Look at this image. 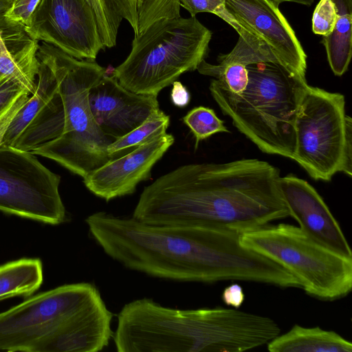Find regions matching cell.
Here are the masks:
<instances>
[{"instance_id": "obj_1", "label": "cell", "mask_w": 352, "mask_h": 352, "mask_svg": "<svg viewBox=\"0 0 352 352\" xmlns=\"http://www.w3.org/2000/svg\"><path fill=\"white\" fill-rule=\"evenodd\" d=\"M104 252L124 267L182 282L239 280L286 287L290 273L243 246L240 233L207 226L153 225L100 211L85 219Z\"/></svg>"}, {"instance_id": "obj_2", "label": "cell", "mask_w": 352, "mask_h": 352, "mask_svg": "<svg viewBox=\"0 0 352 352\" xmlns=\"http://www.w3.org/2000/svg\"><path fill=\"white\" fill-rule=\"evenodd\" d=\"M279 170L258 159L181 166L144 187L132 217L148 224L207 226L240 234L289 216Z\"/></svg>"}, {"instance_id": "obj_3", "label": "cell", "mask_w": 352, "mask_h": 352, "mask_svg": "<svg viewBox=\"0 0 352 352\" xmlns=\"http://www.w3.org/2000/svg\"><path fill=\"white\" fill-rule=\"evenodd\" d=\"M248 81L239 94L221 87L215 79L212 97L233 125L261 151L294 159L295 121L307 83L278 63L246 66Z\"/></svg>"}, {"instance_id": "obj_4", "label": "cell", "mask_w": 352, "mask_h": 352, "mask_svg": "<svg viewBox=\"0 0 352 352\" xmlns=\"http://www.w3.org/2000/svg\"><path fill=\"white\" fill-rule=\"evenodd\" d=\"M37 54L51 66L64 109V127L58 138L30 152L52 160L84 178L113 160L108 146L116 139L107 135L96 122L89 103V91L105 74L94 61L75 58L45 43Z\"/></svg>"}, {"instance_id": "obj_5", "label": "cell", "mask_w": 352, "mask_h": 352, "mask_svg": "<svg viewBox=\"0 0 352 352\" xmlns=\"http://www.w3.org/2000/svg\"><path fill=\"white\" fill-rule=\"evenodd\" d=\"M211 37L195 16L161 19L134 36L129 54L113 76L129 91L157 97L182 74L197 69Z\"/></svg>"}, {"instance_id": "obj_6", "label": "cell", "mask_w": 352, "mask_h": 352, "mask_svg": "<svg viewBox=\"0 0 352 352\" xmlns=\"http://www.w3.org/2000/svg\"><path fill=\"white\" fill-rule=\"evenodd\" d=\"M241 243L280 265L309 295L323 300L346 296L352 288V258L318 243L299 227L265 224L240 234Z\"/></svg>"}, {"instance_id": "obj_7", "label": "cell", "mask_w": 352, "mask_h": 352, "mask_svg": "<svg viewBox=\"0 0 352 352\" xmlns=\"http://www.w3.org/2000/svg\"><path fill=\"white\" fill-rule=\"evenodd\" d=\"M294 160L316 180L351 176L352 121L342 94L307 85L295 121Z\"/></svg>"}, {"instance_id": "obj_8", "label": "cell", "mask_w": 352, "mask_h": 352, "mask_svg": "<svg viewBox=\"0 0 352 352\" xmlns=\"http://www.w3.org/2000/svg\"><path fill=\"white\" fill-rule=\"evenodd\" d=\"M101 299L97 287L85 282L28 298L0 313V351L31 352L37 342Z\"/></svg>"}, {"instance_id": "obj_9", "label": "cell", "mask_w": 352, "mask_h": 352, "mask_svg": "<svg viewBox=\"0 0 352 352\" xmlns=\"http://www.w3.org/2000/svg\"><path fill=\"white\" fill-rule=\"evenodd\" d=\"M60 182L32 152L0 144V211L60 224L67 215Z\"/></svg>"}, {"instance_id": "obj_10", "label": "cell", "mask_w": 352, "mask_h": 352, "mask_svg": "<svg viewBox=\"0 0 352 352\" xmlns=\"http://www.w3.org/2000/svg\"><path fill=\"white\" fill-rule=\"evenodd\" d=\"M23 30L30 38L79 60L93 61L104 48L86 0H39Z\"/></svg>"}, {"instance_id": "obj_11", "label": "cell", "mask_w": 352, "mask_h": 352, "mask_svg": "<svg viewBox=\"0 0 352 352\" xmlns=\"http://www.w3.org/2000/svg\"><path fill=\"white\" fill-rule=\"evenodd\" d=\"M227 10L270 47L280 64L306 80L307 56L294 31L271 0H223Z\"/></svg>"}, {"instance_id": "obj_12", "label": "cell", "mask_w": 352, "mask_h": 352, "mask_svg": "<svg viewBox=\"0 0 352 352\" xmlns=\"http://www.w3.org/2000/svg\"><path fill=\"white\" fill-rule=\"evenodd\" d=\"M174 142L173 135L165 133L105 163L82 178L83 183L106 201L131 195L139 183L150 178L153 166Z\"/></svg>"}, {"instance_id": "obj_13", "label": "cell", "mask_w": 352, "mask_h": 352, "mask_svg": "<svg viewBox=\"0 0 352 352\" xmlns=\"http://www.w3.org/2000/svg\"><path fill=\"white\" fill-rule=\"evenodd\" d=\"M278 187L289 216L305 234L338 254L352 258L351 250L339 223L312 186L288 175L279 178Z\"/></svg>"}, {"instance_id": "obj_14", "label": "cell", "mask_w": 352, "mask_h": 352, "mask_svg": "<svg viewBox=\"0 0 352 352\" xmlns=\"http://www.w3.org/2000/svg\"><path fill=\"white\" fill-rule=\"evenodd\" d=\"M92 115L102 132L118 139L160 109L156 96L138 94L104 74L89 91Z\"/></svg>"}, {"instance_id": "obj_15", "label": "cell", "mask_w": 352, "mask_h": 352, "mask_svg": "<svg viewBox=\"0 0 352 352\" xmlns=\"http://www.w3.org/2000/svg\"><path fill=\"white\" fill-rule=\"evenodd\" d=\"M95 16L99 34L104 47L116 44L122 19L126 20L135 36L163 18L180 16L179 0H86Z\"/></svg>"}, {"instance_id": "obj_16", "label": "cell", "mask_w": 352, "mask_h": 352, "mask_svg": "<svg viewBox=\"0 0 352 352\" xmlns=\"http://www.w3.org/2000/svg\"><path fill=\"white\" fill-rule=\"evenodd\" d=\"M270 352H351L352 343L333 331L295 324L267 343Z\"/></svg>"}, {"instance_id": "obj_17", "label": "cell", "mask_w": 352, "mask_h": 352, "mask_svg": "<svg viewBox=\"0 0 352 352\" xmlns=\"http://www.w3.org/2000/svg\"><path fill=\"white\" fill-rule=\"evenodd\" d=\"M39 61L34 92L29 96L9 124L1 145L13 146L21 133L58 91L55 74L48 62L37 54Z\"/></svg>"}, {"instance_id": "obj_18", "label": "cell", "mask_w": 352, "mask_h": 352, "mask_svg": "<svg viewBox=\"0 0 352 352\" xmlns=\"http://www.w3.org/2000/svg\"><path fill=\"white\" fill-rule=\"evenodd\" d=\"M331 1L337 19L331 33L323 36V43L331 70L340 76L346 72L352 54V1Z\"/></svg>"}, {"instance_id": "obj_19", "label": "cell", "mask_w": 352, "mask_h": 352, "mask_svg": "<svg viewBox=\"0 0 352 352\" xmlns=\"http://www.w3.org/2000/svg\"><path fill=\"white\" fill-rule=\"evenodd\" d=\"M38 47V41L30 38L19 48L10 51L3 39L0 40V75L9 77L30 95L36 87Z\"/></svg>"}, {"instance_id": "obj_20", "label": "cell", "mask_w": 352, "mask_h": 352, "mask_svg": "<svg viewBox=\"0 0 352 352\" xmlns=\"http://www.w3.org/2000/svg\"><path fill=\"white\" fill-rule=\"evenodd\" d=\"M43 280L38 258H21L0 266V300L14 296L29 297Z\"/></svg>"}, {"instance_id": "obj_21", "label": "cell", "mask_w": 352, "mask_h": 352, "mask_svg": "<svg viewBox=\"0 0 352 352\" xmlns=\"http://www.w3.org/2000/svg\"><path fill=\"white\" fill-rule=\"evenodd\" d=\"M169 123V116L160 109L154 111L140 125L112 142L107 148L109 155L112 159L119 157L128 153L129 150L131 151L163 135L166 133Z\"/></svg>"}, {"instance_id": "obj_22", "label": "cell", "mask_w": 352, "mask_h": 352, "mask_svg": "<svg viewBox=\"0 0 352 352\" xmlns=\"http://www.w3.org/2000/svg\"><path fill=\"white\" fill-rule=\"evenodd\" d=\"M183 122L195 138V150L200 142L211 135L221 132L230 133L223 121L208 107L200 106L193 108L183 118Z\"/></svg>"}, {"instance_id": "obj_23", "label": "cell", "mask_w": 352, "mask_h": 352, "mask_svg": "<svg viewBox=\"0 0 352 352\" xmlns=\"http://www.w3.org/2000/svg\"><path fill=\"white\" fill-rule=\"evenodd\" d=\"M180 6L185 8L191 16L200 12L213 13L230 24L239 34L243 35L249 29L241 25L226 8L223 0H179Z\"/></svg>"}, {"instance_id": "obj_24", "label": "cell", "mask_w": 352, "mask_h": 352, "mask_svg": "<svg viewBox=\"0 0 352 352\" xmlns=\"http://www.w3.org/2000/svg\"><path fill=\"white\" fill-rule=\"evenodd\" d=\"M337 13L331 0H320L315 8L312 17V30L316 34L327 36L335 26Z\"/></svg>"}, {"instance_id": "obj_25", "label": "cell", "mask_w": 352, "mask_h": 352, "mask_svg": "<svg viewBox=\"0 0 352 352\" xmlns=\"http://www.w3.org/2000/svg\"><path fill=\"white\" fill-rule=\"evenodd\" d=\"M39 0H14L1 13L2 21L12 26L25 27Z\"/></svg>"}, {"instance_id": "obj_26", "label": "cell", "mask_w": 352, "mask_h": 352, "mask_svg": "<svg viewBox=\"0 0 352 352\" xmlns=\"http://www.w3.org/2000/svg\"><path fill=\"white\" fill-rule=\"evenodd\" d=\"M25 91L9 77L0 75V118Z\"/></svg>"}, {"instance_id": "obj_27", "label": "cell", "mask_w": 352, "mask_h": 352, "mask_svg": "<svg viewBox=\"0 0 352 352\" xmlns=\"http://www.w3.org/2000/svg\"><path fill=\"white\" fill-rule=\"evenodd\" d=\"M30 94L26 91L22 92L11 104L9 109L0 118V144L2 142L3 135L7 130V128L12 121L14 116L17 111L26 102L30 96Z\"/></svg>"}, {"instance_id": "obj_28", "label": "cell", "mask_w": 352, "mask_h": 352, "mask_svg": "<svg viewBox=\"0 0 352 352\" xmlns=\"http://www.w3.org/2000/svg\"><path fill=\"white\" fill-rule=\"evenodd\" d=\"M221 298L227 305L238 309L245 300V294L241 286L234 283L223 289Z\"/></svg>"}, {"instance_id": "obj_29", "label": "cell", "mask_w": 352, "mask_h": 352, "mask_svg": "<svg viewBox=\"0 0 352 352\" xmlns=\"http://www.w3.org/2000/svg\"><path fill=\"white\" fill-rule=\"evenodd\" d=\"M172 85L170 99L173 104L180 108L188 105L190 95L186 87L178 80H175Z\"/></svg>"}, {"instance_id": "obj_30", "label": "cell", "mask_w": 352, "mask_h": 352, "mask_svg": "<svg viewBox=\"0 0 352 352\" xmlns=\"http://www.w3.org/2000/svg\"><path fill=\"white\" fill-rule=\"evenodd\" d=\"M271 1H272L278 6L280 5V3H281L283 2H286V1L297 3L309 6L314 1V0H271Z\"/></svg>"}, {"instance_id": "obj_31", "label": "cell", "mask_w": 352, "mask_h": 352, "mask_svg": "<svg viewBox=\"0 0 352 352\" xmlns=\"http://www.w3.org/2000/svg\"><path fill=\"white\" fill-rule=\"evenodd\" d=\"M3 8V11L6 10L14 0H1Z\"/></svg>"}, {"instance_id": "obj_32", "label": "cell", "mask_w": 352, "mask_h": 352, "mask_svg": "<svg viewBox=\"0 0 352 352\" xmlns=\"http://www.w3.org/2000/svg\"><path fill=\"white\" fill-rule=\"evenodd\" d=\"M0 12H3V6H2V3H1V1L0 0Z\"/></svg>"}]
</instances>
